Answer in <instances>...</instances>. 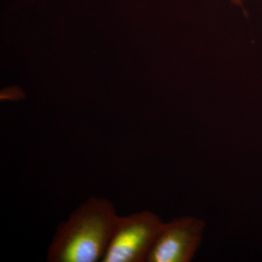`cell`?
<instances>
[{"label": "cell", "mask_w": 262, "mask_h": 262, "mask_svg": "<svg viewBox=\"0 0 262 262\" xmlns=\"http://www.w3.org/2000/svg\"><path fill=\"white\" fill-rule=\"evenodd\" d=\"M117 217L111 201L90 198L57 227L48 248V261H101Z\"/></svg>", "instance_id": "1"}, {"label": "cell", "mask_w": 262, "mask_h": 262, "mask_svg": "<svg viewBox=\"0 0 262 262\" xmlns=\"http://www.w3.org/2000/svg\"><path fill=\"white\" fill-rule=\"evenodd\" d=\"M164 222L151 211L117 217L101 262L146 261Z\"/></svg>", "instance_id": "2"}, {"label": "cell", "mask_w": 262, "mask_h": 262, "mask_svg": "<svg viewBox=\"0 0 262 262\" xmlns=\"http://www.w3.org/2000/svg\"><path fill=\"white\" fill-rule=\"evenodd\" d=\"M204 221L193 216L176 219L164 223L152 247L148 262H189L201 246Z\"/></svg>", "instance_id": "3"}, {"label": "cell", "mask_w": 262, "mask_h": 262, "mask_svg": "<svg viewBox=\"0 0 262 262\" xmlns=\"http://www.w3.org/2000/svg\"><path fill=\"white\" fill-rule=\"evenodd\" d=\"M232 3L234 5H238V6H242L243 0H231Z\"/></svg>", "instance_id": "4"}]
</instances>
